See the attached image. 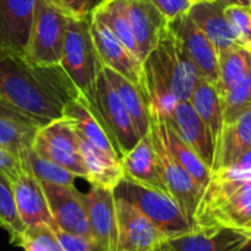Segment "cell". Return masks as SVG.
I'll list each match as a JSON object with an SVG mask.
<instances>
[{
    "label": "cell",
    "mask_w": 251,
    "mask_h": 251,
    "mask_svg": "<svg viewBox=\"0 0 251 251\" xmlns=\"http://www.w3.org/2000/svg\"><path fill=\"white\" fill-rule=\"evenodd\" d=\"M151 1L166 16L168 21H172L181 15L188 13L191 6L194 4L193 0H151Z\"/></svg>",
    "instance_id": "obj_39"
},
{
    "label": "cell",
    "mask_w": 251,
    "mask_h": 251,
    "mask_svg": "<svg viewBox=\"0 0 251 251\" xmlns=\"http://www.w3.org/2000/svg\"><path fill=\"white\" fill-rule=\"evenodd\" d=\"M251 147V106L235 121L224 124L216 144L215 165L212 171L234 165V162Z\"/></svg>",
    "instance_id": "obj_26"
},
{
    "label": "cell",
    "mask_w": 251,
    "mask_h": 251,
    "mask_svg": "<svg viewBox=\"0 0 251 251\" xmlns=\"http://www.w3.org/2000/svg\"><path fill=\"white\" fill-rule=\"evenodd\" d=\"M151 251H176L175 249H172L171 246H169V243L166 241V240H163V241H160L154 249Z\"/></svg>",
    "instance_id": "obj_43"
},
{
    "label": "cell",
    "mask_w": 251,
    "mask_h": 251,
    "mask_svg": "<svg viewBox=\"0 0 251 251\" xmlns=\"http://www.w3.org/2000/svg\"><path fill=\"white\" fill-rule=\"evenodd\" d=\"M21 159L24 165L35 175V178L40 182H47V184H56V185H74L75 175L60 165L47 160L41 156H38L34 150L32 146L21 153Z\"/></svg>",
    "instance_id": "obj_30"
},
{
    "label": "cell",
    "mask_w": 251,
    "mask_h": 251,
    "mask_svg": "<svg viewBox=\"0 0 251 251\" xmlns=\"http://www.w3.org/2000/svg\"><path fill=\"white\" fill-rule=\"evenodd\" d=\"M32 150L38 156L60 165L75 176L87 179V168L84 165L78 135L71 119L63 116L38 128L32 141Z\"/></svg>",
    "instance_id": "obj_8"
},
{
    "label": "cell",
    "mask_w": 251,
    "mask_h": 251,
    "mask_svg": "<svg viewBox=\"0 0 251 251\" xmlns=\"http://www.w3.org/2000/svg\"><path fill=\"white\" fill-rule=\"evenodd\" d=\"M37 0H0V47L26 54Z\"/></svg>",
    "instance_id": "obj_16"
},
{
    "label": "cell",
    "mask_w": 251,
    "mask_h": 251,
    "mask_svg": "<svg viewBox=\"0 0 251 251\" xmlns=\"http://www.w3.org/2000/svg\"><path fill=\"white\" fill-rule=\"evenodd\" d=\"M41 185L57 229L72 235L91 237L85 194L79 193L75 185L47 182H41Z\"/></svg>",
    "instance_id": "obj_11"
},
{
    "label": "cell",
    "mask_w": 251,
    "mask_h": 251,
    "mask_svg": "<svg viewBox=\"0 0 251 251\" xmlns=\"http://www.w3.org/2000/svg\"><path fill=\"white\" fill-rule=\"evenodd\" d=\"M121 162L126 178L132 179L137 184L169 194L154 150L151 129L137 143V146L132 150L122 156Z\"/></svg>",
    "instance_id": "obj_19"
},
{
    "label": "cell",
    "mask_w": 251,
    "mask_h": 251,
    "mask_svg": "<svg viewBox=\"0 0 251 251\" xmlns=\"http://www.w3.org/2000/svg\"><path fill=\"white\" fill-rule=\"evenodd\" d=\"M37 131V126L0 118V146L21 156L24 150L32 146Z\"/></svg>",
    "instance_id": "obj_33"
},
{
    "label": "cell",
    "mask_w": 251,
    "mask_h": 251,
    "mask_svg": "<svg viewBox=\"0 0 251 251\" xmlns=\"http://www.w3.org/2000/svg\"><path fill=\"white\" fill-rule=\"evenodd\" d=\"M190 103L193 104L197 115L203 119V122L209 126L218 144L225 121H224L222 97L219 94L216 84L209 82L206 79H200L190 97Z\"/></svg>",
    "instance_id": "obj_27"
},
{
    "label": "cell",
    "mask_w": 251,
    "mask_h": 251,
    "mask_svg": "<svg viewBox=\"0 0 251 251\" xmlns=\"http://www.w3.org/2000/svg\"><path fill=\"white\" fill-rule=\"evenodd\" d=\"M113 193L116 199L126 200L144 213L162 231L166 240L194 231L176 201L168 193L137 184L126 176L122 178Z\"/></svg>",
    "instance_id": "obj_5"
},
{
    "label": "cell",
    "mask_w": 251,
    "mask_h": 251,
    "mask_svg": "<svg viewBox=\"0 0 251 251\" xmlns=\"http://www.w3.org/2000/svg\"><path fill=\"white\" fill-rule=\"evenodd\" d=\"M0 228H3L9 234L10 243L13 246L18 247L21 246L22 235L26 226L22 224L18 215L12 184L1 174H0Z\"/></svg>",
    "instance_id": "obj_31"
},
{
    "label": "cell",
    "mask_w": 251,
    "mask_h": 251,
    "mask_svg": "<svg viewBox=\"0 0 251 251\" xmlns=\"http://www.w3.org/2000/svg\"><path fill=\"white\" fill-rule=\"evenodd\" d=\"M203 1H215V0H193V3H203Z\"/></svg>",
    "instance_id": "obj_46"
},
{
    "label": "cell",
    "mask_w": 251,
    "mask_h": 251,
    "mask_svg": "<svg viewBox=\"0 0 251 251\" xmlns=\"http://www.w3.org/2000/svg\"><path fill=\"white\" fill-rule=\"evenodd\" d=\"M0 118L10 119V121H16V122L25 124V125H31V126L40 128L32 119H29L26 115H24L22 112H19L18 109H15L10 103H7V101H6L4 99H1V97H0Z\"/></svg>",
    "instance_id": "obj_40"
},
{
    "label": "cell",
    "mask_w": 251,
    "mask_h": 251,
    "mask_svg": "<svg viewBox=\"0 0 251 251\" xmlns=\"http://www.w3.org/2000/svg\"><path fill=\"white\" fill-rule=\"evenodd\" d=\"M169 28L184 44L187 53L194 62L200 78L218 84L219 81V51L204 32L197 26L188 13L169 21Z\"/></svg>",
    "instance_id": "obj_13"
},
{
    "label": "cell",
    "mask_w": 251,
    "mask_h": 251,
    "mask_svg": "<svg viewBox=\"0 0 251 251\" xmlns=\"http://www.w3.org/2000/svg\"><path fill=\"white\" fill-rule=\"evenodd\" d=\"M78 135V134H76ZM78 144L79 151L84 160V165L87 168V181L91 185L115 190L118 184L125 176L122 162L106 151L97 149L91 143H88L85 138L78 135Z\"/></svg>",
    "instance_id": "obj_25"
},
{
    "label": "cell",
    "mask_w": 251,
    "mask_h": 251,
    "mask_svg": "<svg viewBox=\"0 0 251 251\" xmlns=\"http://www.w3.org/2000/svg\"><path fill=\"white\" fill-rule=\"evenodd\" d=\"M63 116L74 122L75 131L79 137L85 138L88 143H91L97 149L106 151L107 154L122 160L116 147L113 146L110 137L107 135V132L101 126L100 121L97 119V116L94 115V112L91 110V107L88 106L87 100L82 96L72 99L65 106Z\"/></svg>",
    "instance_id": "obj_23"
},
{
    "label": "cell",
    "mask_w": 251,
    "mask_h": 251,
    "mask_svg": "<svg viewBox=\"0 0 251 251\" xmlns=\"http://www.w3.org/2000/svg\"><path fill=\"white\" fill-rule=\"evenodd\" d=\"M221 97L224 106V121L225 124H229L251 106V69L237 82H234Z\"/></svg>",
    "instance_id": "obj_32"
},
{
    "label": "cell",
    "mask_w": 251,
    "mask_h": 251,
    "mask_svg": "<svg viewBox=\"0 0 251 251\" xmlns=\"http://www.w3.org/2000/svg\"><path fill=\"white\" fill-rule=\"evenodd\" d=\"M81 93L60 65H40L0 47V97L40 128L63 118L65 106Z\"/></svg>",
    "instance_id": "obj_1"
},
{
    "label": "cell",
    "mask_w": 251,
    "mask_h": 251,
    "mask_svg": "<svg viewBox=\"0 0 251 251\" xmlns=\"http://www.w3.org/2000/svg\"><path fill=\"white\" fill-rule=\"evenodd\" d=\"M19 247L25 251H65L56 235V229L46 224L28 226Z\"/></svg>",
    "instance_id": "obj_34"
},
{
    "label": "cell",
    "mask_w": 251,
    "mask_h": 251,
    "mask_svg": "<svg viewBox=\"0 0 251 251\" xmlns=\"http://www.w3.org/2000/svg\"><path fill=\"white\" fill-rule=\"evenodd\" d=\"M84 99L110 137L122 159V156L132 150L141 138L135 129L129 112L122 103L119 94L104 76L103 71H100L97 76L93 93Z\"/></svg>",
    "instance_id": "obj_6"
},
{
    "label": "cell",
    "mask_w": 251,
    "mask_h": 251,
    "mask_svg": "<svg viewBox=\"0 0 251 251\" xmlns=\"http://www.w3.org/2000/svg\"><path fill=\"white\" fill-rule=\"evenodd\" d=\"M251 224V182L210 179L199 203L194 228H231L241 232Z\"/></svg>",
    "instance_id": "obj_3"
},
{
    "label": "cell",
    "mask_w": 251,
    "mask_h": 251,
    "mask_svg": "<svg viewBox=\"0 0 251 251\" xmlns=\"http://www.w3.org/2000/svg\"><path fill=\"white\" fill-rule=\"evenodd\" d=\"M24 169L25 166L21 156L0 146V174L12 182L24 172Z\"/></svg>",
    "instance_id": "obj_38"
},
{
    "label": "cell",
    "mask_w": 251,
    "mask_h": 251,
    "mask_svg": "<svg viewBox=\"0 0 251 251\" xmlns=\"http://www.w3.org/2000/svg\"><path fill=\"white\" fill-rule=\"evenodd\" d=\"M241 251H251V238L247 241V244L241 249Z\"/></svg>",
    "instance_id": "obj_45"
},
{
    "label": "cell",
    "mask_w": 251,
    "mask_h": 251,
    "mask_svg": "<svg viewBox=\"0 0 251 251\" xmlns=\"http://www.w3.org/2000/svg\"><path fill=\"white\" fill-rule=\"evenodd\" d=\"M68 21L49 0H37L25 57L40 65H60Z\"/></svg>",
    "instance_id": "obj_7"
},
{
    "label": "cell",
    "mask_w": 251,
    "mask_h": 251,
    "mask_svg": "<svg viewBox=\"0 0 251 251\" xmlns=\"http://www.w3.org/2000/svg\"><path fill=\"white\" fill-rule=\"evenodd\" d=\"M225 13L234 29L238 44L251 51V7L229 6L225 9Z\"/></svg>",
    "instance_id": "obj_35"
},
{
    "label": "cell",
    "mask_w": 251,
    "mask_h": 251,
    "mask_svg": "<svg viewBox=\"0 0 251 251\" xmlns=\"http://www.w3.org/2000/svg\"><path fill=\"white\" fill-rule=\"evenodd\" d=\"M91 34L101 63L129 79L147 94L144 85L143 62L134 53H131L129 49L94 13L91 15Z\"/></svg>",
    "instance_id": "obj_10"
},
{
    "label": "cell",
    "mask_w": 251,
    "mask_h": 251,
    "mask_svg": "<svg viewBox=\"0 0 251 251\" xmlns=\"http://www.w3.org/2000/svg\"><path fill=\"white\" fill-rule=\"evenodd\" d=\"M151 137L154 150L157 154V160L160 165V171L169 191V196L176 201L187 221L194 228V216L199 207V203L203 196V190L197 185V182L191 178V175L179 165V162L174 157L172 151L166 146L157 128L151 124ZM196 231V228H194Z\"/></svg>",
    "instance_id": "obj_9"
},
{
    "label": "cell",
    "mask_w": 251,
    "mask_h": 251,
    "mask_svg": "<svg viewBox=\"0 0 251 251\" xmlns=\"http://www.w3.org/2000/svg\"><path fill=\"white\" fill-rule=\"evenodd\" d=\"M69 18H88L104 0H49Z\"/></svg>",
    "instance_id": "obj_36"
},
{
    "label": "cell",
    "mask_w": 251,
    "mask_h": 251,
    "mask_svg": "<svg viewBox=\"0 0 251 251\" xmlns=\"http://www.w3.org/2000/svg\"><path fill=\"white\" fill-rule=\"evenodd\" d=\"M101 71L107 78V81L110 82V85L119 94L122 103L125 104L126 110L131 115V119L135 125L140 138H143L151 129V112H150V101L147 94L141 91L129 79L115 72L113 69L103 65Z\"/></svg>",
    "instance_id": "obj_24"
},
{
    "label": "cell",
    "mask_w": 251,
    "mask_h": 251,
    "mask_svg": "<svg viewBox=\"0 0 251 251\" xmlns=\"http://www.w3.org/2000/svg\"><path fill=\"white\" fill-rule=\"evenodd\" d=\"M109 28L110 31L134 53L138 59V44L129 22L126 0H104L94 12Z\"/></svg>",
    "instance_id": "obj_28"
},
{
    "label": "cell",
    "mask_w": 251,
    "mask_h": 251,
    "mask_svg": "<svg viewBox=\"0 0 251 251\" xmlns=\"http://www.w3.org/2000/svg\"><path fill=\"white\" fill-rule=\"evenodd\" d=\"M151 124L157 128L166 146L172 151L179 165L191 175L197 185L204 191L212 179V169L201 160V157L176 134V131L160 116L151 113Z\"/></svg>",
    "instance_id": "obj_22"
},
{
    "label": "cell",
    "mask_w": 251,
    "mask_h": 251,
    "mask_svg": "<svg viewBox=\"0 0 251 251\" xmlns=\"http://www.w3.org/2000/svg\"><path fill=\"white\" fill-rule=\"evenodd\" d=\"M150 112L166 118L181 100H190L200 74L176 34L168 26L154 50L143 62Z\"/></svg>",
    "instance_id": "obj_2"
},
{
    "label": "cell",
    "mask_w": 251,
    "mask_h": 251,
    "mask_svg": "<svg viewBox=\"0 0 251 251\" xmlns=\"http://www.w3.org/2000/svg\"><path fill=\"white\" fill-rule=\"evenodd\" d=\"M118 251H151L166 240L162 231L137 207L116 199Z\"/></svg>",
    "instance_id": "obj_12"
},
{
    "label": "cell",
    "mask_w": 251,
    "mask_h": 251,
    "mask_svg": "<svg viewBox=\"0 0 251 251\" xmlns=\"http://www.w3.org/2000/svg\"><path fill=\"white\" fill-rule=\"evenodd\" d=\"M234 168H238V169H243V171H251V147L247 149L235 162L234 165H231Z\"/></svg>",
    "instance_id": "obj_41"
},
{
    "label": "cell",
    "mask_w": 251,
    "mask_h": 251,
    "mask_svg": "<svg viewBox=\"0 0 251 251\" xmlns=\"http://www.w3.org/2000/svg\"><path fill=\"white\" fill-rule=\"evenodd\" d=\"M10 184L13 188V197H15L18 215L26 228L46 224L57 229L53 216L50 213L47 199L43 191V185L26 166L24 172Z\"/></svg>",
    "instance_id": "obj_17"
},
{
    "label": "cell",
    "mask_w": 251,
    "mask_h": 251,
    "mask_svg": "<svg viewBox=\"0 0 251 251\" xmlns=\"http://www.w3.org/2000/svg\"><path fill=\"white\" fill-rule=\"evenodd\" d=\"M56 235L65 251H104L91 237H81L56 229Z\"/></svg>",
    "instance_id": "obj_37"
},
{
    "label": "cell",
    "mask_w": 251,
    "mask_h": 251,
    "mask_svg": "<svg viewBox=\"0 0 251 251\" xmlns=\"http://www.w3.org/2000/svg\"><path fill=\"white\" fill-rule=\"evenodd\" d=\"M163 119L201 157V160L210 169H213L215 154H216V141L209 126L203 122V119L194 110L190 100L178 101L175 107L172 109V112Z\"/></svg>",
    "instance_id": "obj_14"
},
{
    "label": "cell",
    "mask_w": 251,
    "mask_h": 251,
    "mask_svg": "<svg viewBox=\"0 0 251 251\" xmlns=\"http://www.w3.org/2000/svg\"><path fill=\"white\" fill-rule=\"evenodd\" d=\"M222 7H229V6H244L251 7V0H216Z\"/></svg>",
    "instance_id": "obj_42"
},
{
    "label": "cell",
    "mask_w": 251,
    "mask_h": 251,
    "mask_svg": "<svg viewBox=\"0 0 251 251\" xmlns=\"http://www.w3.org/2000/svg\"><path fill=\"white\" fill-rule=\"evenodd\" d=\"M85 200L91 238L104 251H118L116 197L113 190L91 185Z\"/></svg>",
    "instance_id": "obj_15"
},
{
    "label": "cell",
    "mask_w": 251,
    "mask_h": 251,
    "mask_svg": "<svg viewBox=\"0 0 251 251\" xmlns=\"http://www.w3.org/2000/svg\"><path fill=\"white\" fill-rule=\"evenodd\" d=\"M126 10L138 44L140 60L144 62L166 32L169 21L151 0H126Z\"/></svg>",
    "instance_id": "obj_18"
},
{
    "label": "cell",
    "mask_w": 251,
    "mask_h": 251,
    "mask_svg": "<svg viewBox=\"0 0 251 251\" xmlns=\"http://www.w3.org/2000/svg\"><path fill=\"white\" fill-rule=\"evenodd\" d=\"M241 234H244L246 237H249V238H251V224H249L243 231H241Z\"/></svg>",
    "instance_id": "obj_44"
},
{
    "label": "cell",
    "mask_w": 251,
    "mask_h": 251,
    "mask_svg": "<svg viewBox=\"0 0 251 251\" xmlns=\"http://www.w3.org/2000/svg\"><path fill=\"white\" fill-rule=\"evenodd\" d=\"M249 69H251V51L235 46L219 53V81L216 84L222 96L234 82H237Z\"/></svg>",
    "instance_id": "obj_29"
},
{
    "label": "cell",
    "mask_w": 251,
    "mask_h": 251,
    "mask_svg": "<svg viewBox=\"0 0 251 251\" xmlns=\"http://www.w3.org/2000/svg\"><path fill=\"white\" fill-rule=\"evenodd\" d=\"M249 240V237L231 228H209L166 241L176 251H241Z\"/></svg>",
    "instance_id": "obj_20"
},
{
    "label": "cell",
    "mask_w": 251,
    "mask_h": 251,
    "mask_svg": "<svg viewBox=\"0 0 251 251\" xmlns=\"http://www.w3.org/2000/svg\"><path fill=\"white\" fill-rule=\"evenodd\" d=\"M188 15L204 32V35L212 41V44L219 53L240 46L234 29L226 18L225 7H222L216 0L194 3Z\"/></svg>",
    "instance_id": "obj_21"
},
{
    "label": "cell",
    "mask_w": 251,
    "mask_h": 251,
    "mask_svg": "<svg viewBox=\"0 0 251 251\" xmlns=\"http://www.w3.org/2000/svg\"><path fill=\"white\" fill-rule=\"evenodd\" d=\"M60 66L82 97H88L93 93L103 63L93 40L91 16L82 19L69 18Z\"/></svg>",
    "instance_id": "obj_4"
}]
</instances>
